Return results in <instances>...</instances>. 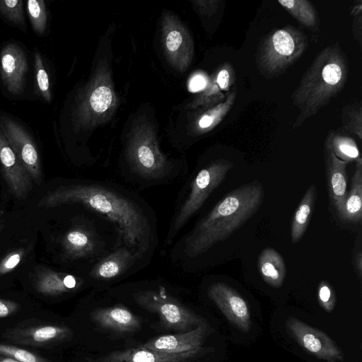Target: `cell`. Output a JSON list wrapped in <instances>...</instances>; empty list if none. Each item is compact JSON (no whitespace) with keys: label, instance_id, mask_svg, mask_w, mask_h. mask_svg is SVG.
Masks as SVG:
<instances>
[{"label":"cell","instance_id":"d6986e66","mask_svg":"<svg viewBox=\"0 0 362 362\" xmlns=\"http://www.w3.org/2000/svg\"><path fill=\"white\" fill-rule=\"evenodd\" d=\"M339 217L344 221L361 223L362 220V158L356 161L351 186L346 192Z\"/></svg>","mask_w":362,"mask_h":362},{"label":"cell","instance_id":"83f0119b","mask_svg":"<svg viewBox=\"0 0 362 362\" xmlns=\"http://www.w3.org/2000/svg\"><path fill=\"white\" fill-rule=\"evenodd\" d=\"M112 100L110 89L106 86H100L93 92L90 98V104L95 112H103L109 107Z\"/></svg>","mask_w":362,"mask_h":362},{"label":"cell","instance_id":"4316f807","mask_svg":"<svg viewBox=\"0 0 362 362\" xmlns=\"http://www.w3.org/2000/svg\"><path fill=\"white\" fill-rule=\"evenodd\" d=\"M34 59L38 90L44 100L49 102L51 100V93L48 74L45 68L42 57L38 52H35Z\"/></svg>","mask_w":362,"mask_h":362},{"label":"cell","instance_id":"44dd1931","mask_svg":"<svg viewBox=\"0 0 362 362\" xmlns=\"http://www.w3.org/2000/svg\"><path fill=\"white\" fill-rule=\"evenodd\" d=\"M317 197L316 185H311L300 201L293 216L291 237L293 244L300 240L309 224Z\"/></svg>","mask_w":362,"mask_h":362},{"label":"cell","instance_id":"f546056e","mask_svg":"<svg viewBox=\"0 0 362 362\" xmlns=\"http://www.w3.org/2000/svg\"><path fill=\"white\" fill-rule=\"evenodd\" d=\"M23 255L24 250L22 249L15 250L7 255L0 262V275L10 272L18 265Z\"/></svg>","mask_w":362,"mask_h":362},{"label":"cell","instance_id":"4fadbf2b","mask_svg":"<svg viewBox=\"0 0 362 362\" xmlns=\"http://www.w3.org/2000/svg\"><path fill=\"white\" fill-rule=\"evenodd\" d=\"M207 329L206 322H203L188 332L151 338L142 346L165 354H180L196 350L202 347L206 337Z\"/></svg>","mask_w":362,"mask_h":362},{"label":"cell","instance_id":"8fae6325","mask_svg":"<svg viewBox=\"0 0 362 362\" xmlns=\"http://www.w3.org/2000/svg\"><path fill=\"white\" fill-rule=\"evenodd\" d=\"M28 69L24 50L16 43H8L0 55L1 79L7 90L13 95H21L25 86Z\"/></svg>","mask_w":362,"mask_h":362},{"label":"cell","instance_id":"cb8c5ba5","mask_svg":"<svg viewBox=\"0 0 362 362\" xmlns=\"http://www.w3.org/2000/svg\"><path fill=\"white\" fill-rule=\"evenodd\" d=\"M27 11L32 28L38 35H42L47 29V15L46 5L42 0H28Z\"/></svg>","mask_w":362,"mask_h":362},{"label":"cell","instance_id":"277c9868","mask_svg":"<svg viewBox=\"0 0 362 362\" xmlns=\"http://www.w3.org/2000/svg\"><path fill=\"white\" fill-rule=\"evenodd\" d=\"M233 165V162L220 158L197 169L188 177L176 199L164 238L165 247L173 245L211 194L221 185Z\"/></svg>","mask_w":362,"mask_h":362},{"label":"cell","instance_id":"d590c367","mask_svg":"<svg viewBox=\"0 0 362 362\" xmlns=\"http://www.w3.org/2000/svg\"><path fill=\"white\" fill-rule=\"evenodd\" d=\"M0 362H19L13 358L0 355Z\"/></svg>","mask_w":362,"mask_h":362},{"label":"cell","instance_id":"836d02e7","mask_svg":"<svg viewBox=\"0 0 362 362\" xmlns=\"http://www.w3.org/2000/svg\"><path fill=\"white\" fill-rule=\"evenodd\" d=\"M206 86L205 78L199 74L194 76L189 82V89L192 92H197L204 89Z\"/></svg>","mask_w":362,"mask_h":362},{"label":"cell","instance_id":"7a4b0ae2","mask_svg":"<svg viewBox=\"0 0 362 362\" xmlns=\"http://www.w3.org/2000/svg\"><path fill=\"white\" fill-rule=\"evenodd\" d=\"M263 199V186L257 180L226 194L174 241L169 253L172 264L184 272L196 271L208 252L256 214Z\"/></svg>","mask_w":362,"mask_h":362},{"label":"cell","instance_id":"30bf717a","mask_svg":"<svg viewBox=\"0 0 362 362\" xmlns=\"http://www.w3.org/2000/svg\"><path fill=\"white\" fill-rule=\"evenodd\" d=\"M208 297L226 318L243 332L251 327L250 313L245 299L228 284L214 281L207 288Z\"/></svg>","mask_w":362,"mask_h":362},{"label":"cell","instance_id":"ffe728a7","mask_svg":"<svg viewBox=\"0 0 362 362\" xmlns=\"http://www.w3.org/2000/svg\"><path fill=\"white\" fill-rule=\"evenodd\" d=\"M257 267L263 280L274 288L283 284L286 268L283 257L278 251L272 247L264 248L257 259Z\"/></svg>","mask_w":362,"mask_h":362},{"label":"cell","instance_id":"7402d4cb","mask_svg":"<svg viewBox=\"0 0 362 362\" xmlns=\"http://www.w3.org/2000/svg\"><path fill=\"white\" fill-rule=\"evenodd\" d=\"M278 2L299 23L309 29L317 28L319 21L313 4L307 0H279Z\"/></svg>","mask_w":362,"mask_h":362},{"label":"cell","instance_id":"ac0fdd59","mask_svg":"<svg viewBox=\"0 0 362 362\" xmlns=\"http://www.w3.org/2000/svg\"><path fill=\"white\" fill-rule=\"evenodd\" d=\"M73 332L66 326L43 325L29 327L15 334V341L31 346H42L71 338Z\"/></svg>","mask_w":362,"mask_h":362},{"label":"cell","instance_id":"ba28073f","mask_svg":"<svg viewBox=\"0 0 362 362\" xmlns=\"http://www.w3.org/2000/svg\"><path fill=\"white\" fill-rule=\"evenodd\" d=\"M286 327L290 336L316 357L328 362L343 361L341 349L325 333L294 317L287 320Z\"/></svg>","mask_w":362,"mask_h":362},{"label":"cell","instance_id":"9a60e30c","mask_svg":"<svg viewBox=\"0 0 362 362\" xmlns=\"http://www.w3.org/2000/svg\"><path fill=\"white\" fill-rule=\"evenodd\" d=\"M202 351L203 349L201 347L180 354H165L141 346L138 348L114 351L90 362H187L199 356Z\"/></svg>","mask_w":362,"mask_h":362},{"label":"cell","instance_id":"7c38bea8","mask_svg":"<svg viewBox=\"0 0 362 362\" xmlns=\"http://www.w3.org/2000/svg\"><path fill=\"white\" fill-rule=\"evenodd\" d=\"M0 163L4 177L11 192L24 199L32 187L31 177L0 129Z\"/></svg>","mask_w":362,"mask_h":362},{"label":"cell","instance_id":"d4e9b609","mask_svg":"<svg viewBox=\"0 0 362 362\" xmlns=\"http://www.w3.org/2000/svg\"><path fill=\"white\" fill-rule=\"evenodd\" d=\"M23 6L21 0H0V14L25 32Z\"/></svg>","mask_w":362,"mask_h":362},{"label":"cell","instance_id":"d6a6232c","mask_svg":"<svg viewBox=\"0 0 362 362\" xmlns=\"http://www.w3.org/2000/svg\"><path fill=\"white\" fill-rule=\"evenodd\" d=\"M182 41V37L180 33L177 30H173L167 36L166 47L170 52H175L180 46Z\"/></svg>","mask_w":362,"mask_h":362},{"label":"cell","instance_id":"4dcf8cb0","mask_svg":"<svg viewBox=\"0 0 362 362\" xmlns=\"http://www.w3.org/2000/svg\"><path fill=\"white\" fill-rule=\"evenodd\" d=\"M347 118L349 119L346 122L347 129L361 139V109L356 107H352L348 111Z\"/></svg>","mask_w":362,"mask_h":362},{"label":"cell","instance_id":"52a82bcc","mask_svg":"<svg viewBox=\"0 0 362 362\" xmlns=\"http://www.w3.org/2000/svg\"><path fill=\"white\" fill-rule=\"evenodd\" d=\"M151 260L120 245L96 262L88 269L86 278L90 284H110L144 269Z\"/></svg>","mask_w":362,"mask_h":362},{"label":"cell","instance_id":"e0dca14e","mask_svg":"<svg viewBox=\"0 0 362 362\" xmlns=\"http://www.w3.org/2000/svg\"><path fill=\"white\" fill-rule=\"evenodd\" d=\"M87 283L86 277L45 269L37 274L35 287L44 295L57 296L77 291Z\"/></svg>","mask_w":362,"mask_h":362},{"label":"cell","instance_id":"e575fe53","mask_svg":"<svg viewBox=\"0 0 362 362\" xmlns=\"http://www.w3.org/2000/svg\"><path fill=\"white\" fill-rule=\"evenodd\" d=\"M362 252L361 248L354 255V267L359 279H361L362 275Z\"/></svg>","mask_w":362,"mask_h":362},{"label":"cell","instance_id":"5b68a950","mask_svg":"<svg viewBox=\"0 0 362 362\" xmlns=\"http://www.w3.org/2000/svg\"><path fill=\"white\" fill-rule=\"evenodd\" d=\"M307 47V36L296 28L287 25L274 30L259 45L257 67L268 78L280 76L301 57Z\"/></svg>","mask_w":362,"mask_h":362},{"label":"cell","instance_id":"1f68e13d","mask_svg":"<svg viewBox=\"0 0 362 362\" xmlns=\"http://www.w3.org/2000/svg\"><path fill=\"white\" fill-rule=\"evenodd\" d=\"M18 304L14 301L0 299V318L6 317L17 311Z\"/></svg>","mask_w":362,"mask_h":362},{"label":"cell","instance_id":"484cf974","mask_svg":"<svg viewBox=\"0 0 362 362\" xmlns=\"http://www.w3.org/2000/svg\"><path fill=\"white\" fill-rule=\"evenodd\" d=\"M0 355L13 358L19 362H51L28 350L4 344H0Z\"/></svg>","mask_w":362,"mask_h":362},{"label":"cell","instance_id":"3957f363","mask_svg":"<svg viewBox=\"0 0 362 362\" xmlns=\"http://www.w3.org/2000/svg\"><path fill=\"white\" fill-rule=\"evenodd\" d=\"M348 73L347 58L338 45L323 49L291 95L293 104L299 110L293 127L301 126L337 96L345 86Z\"/></svg>","mask_w":362,"mask_h":362},{"label":"cell","instance_id":"2e32d148","mask_svg":"<svg viewBox=\"0 0 362 362\" xmlns=\"http://www.w3.org/2000/svg\"><path fill=\"white\" fill-rule=\"evenodd\" d=\"M90 319L98 327L117 333L134 332L141 326L140 318L122 304L96 308Z\"/></svg>","mask_w":362,"mask_h":362},{"label":"cell","instance_id":"8992f818","mask_svg":"<svg viewBox=\"0 0 362 362\" xmlns=\"http://www.w3.org/2000/svg\"><path fill=\"white\" fill-rule=\"evenodd\" d=\"M143 309L158 314L165 329L185 332L203 322L202 318L175 298L161 284L138 287L130 293Z\"/></svg>","mask_w":362,"mask_h":362},{"label":"cell","instance_id":"5bb4252c","mask_svg":"<svg viewBox=\"0 0 362 362\" xmlns=\"http://www.w3.org/2000/svg\"><path fill=\"white\" fill-rule=\"evenodd\" d=\"M324 153L327 192L331 202L339 214L347 192L348 163L335 156L328 136L325 142Z\"/></svg>","mask_w":362,"mask_h":362},{"label":"cell","instance_id":"f1b7e54d","mask_svg":"<svg viewBox=\"0 0 362 362\" xmlns=\"http://www.w3.org/2000/svg\"><path fill=\"white\" fill-rule=\"evenodd\" d=\"M317 298L324 310L329 313L333 310L336 303V297L334 291L328 283L322 281L319 284Z\"/></svg>","mask_w":362,"mask_h":362},{"label":"cell","instance_id":"603a6c76","mask_svg":"<svg viewBox=\"0 0 362 362\" xmlns=\"http://www.w3.org/2000/svg\"><path fill=\"white\" fill-rule=\"evenodd\" d=\"M328 136L335 156L340 160L349 163L361 158L358 148L351 138L334 133Z\"/></svg>","mask_w":362,"mask_h":362},{"label":"cell","instance_id":"6da1fadb","mask_svg":"<svg viewBox=\"0 0 362 362\" xmlns=\"http://www.w3.org/2000/svg\"><path fill=\"white\" fill-rule=\"evenodd\" d=\"M65 204H78L100 215L114 226L122 245L152 259L158 243L157 217L137 192L111 182L78 180L49 192L37 205Z\"/></svg>","mask_w":362,"mask_h":362},{"label":"cell","instance_id":"9c48e42d","mask_svg":"<svg viewBox=\"0 0 362 362\" xmlns=\"http://www.w3.org/2000/svg\"><path fill=\"white\" fill-rule=\"evenodd\" d=\"M0 129L30 176L36 182L41 179V166L36 146L28 132L16 121L0 117Z\"/></svg>","mask_w":362,"mask_h":362}]
</instances>
